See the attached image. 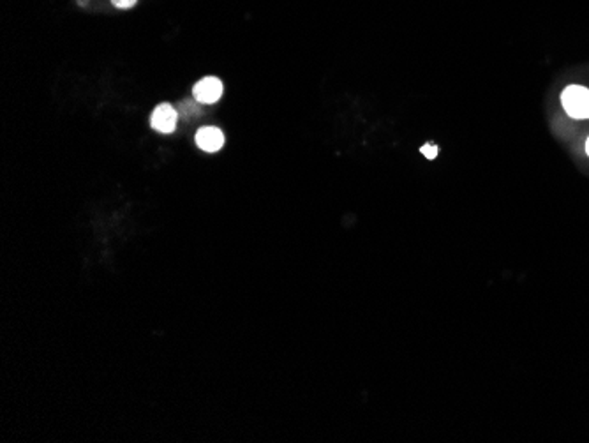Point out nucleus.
Segmentation results:
<instances>
[{"mask_svg": "<svg viewBox=\"0 0 589 443\" xmlns=\"http://www.w3.org/2000/svg\"><path fill=\"white\" fill-rule=\"evenodd\" d=\"M222 92H224L222 82L219 78H215V76H207V78L200 80L193 89L194 99L201 104L217 103L222 97Z\"/></svg>", "mask_w": 589, "mask_h": 443, "instance_id": "obj_2", "label": "nucleus"}, {"mask_svg": "<svg viewBox=\"0 0 589 443\" xmlns=\"http://www.w3.org/2000/svg\"><path fill=\"white\" fill-rule=\"evenodd\" d=\"M176 121H178V114L175 111V108L168 103H162L152 111L150 115V124L155 131L162 133V135H169V133L175 131Z\"/></svg>", "mask_w": 589, "mask_h": 443, "instance_id": "obj_3", "label": "nucleus"}, {"mask_svg": "<svg viewBox=\"0 0 589 443\" xmlns=\"http://www.w3.org/2000/svg\"><path fill=\"white\" fill-rule=\"evenodd\" d=\"M422 154L427 159H434L437 156V147L434 143H427V145L422 147Z\"/></svg>", "mask_w": 589, "mask_h": 443, "instance_id": "obj_5", "label": "nucleus"}, {"mask_svg": "<svg viewBox=\"0 0 589 443\" xmlns=\"http://www.w3.org/2000/svg\"><path fill=\"white\" fill-rule=\"evenodd\" d=\"M196 145L205 152H217L224 145V135L219 128L207 126L196 133Z\"/></svg>", "mask_w": 589, "mask_h": 443, "instance_id": "obj_4", "label": "nucleus"}, {"mask_svg": "<svg viewBox=\"0 0 589 443\" xmlns=\"http://www.w3.org/2000/svg\"><path fill=\"white\" fill-rule=\"evenodd\" d=\"M113 6L119 9H130L133 6H136L138 0H111Z\"/></svg>", "mask_w": 589, "mask_h": 443, "instance_id": "obj_6", "label": "nucleus"}, {"mask_svg": "<svg viewBox=\"0 0 589 443\" xmlns=\"http://www.w3.org/2000/svg\"><path fill=\"white\" fill-rule=\"evenodd\" d=\"M585 152L589 154V138H588V142H585Z\"/></svg>", "mask_w": 589, "mask_h": 443, "instance_id": "obj_7", "label": "nucleus"}, {"mask_svg": "<svg viewBox=\"0 0 589 443\" xmlns=\"http://www.w3.org/2000/svg\"><path fill=\"white\" fill-rule=\"evenodd\" d=\"M561 103L571 119H589V89L568 85L561 94Z\"/></svg>", "mask_w": 589, "mask_h": 443, "instance_id": "obj_1", "label": "nucleus"}]
</instances>
